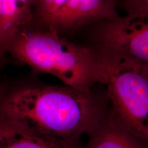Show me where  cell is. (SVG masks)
I'll return each mask as SVG.
<instances>
[{"instance_id":"8fae6325","label":"cell","mask_w":148,"mask_h":148,"mask_svg":"<svg viewBox=\"0 0 148 148\" xmlns=\"http://www.w3.org/2000/svg\"><path fill=\"white\" fill-rule=\"evenodd\" d=\"M20 4L23 8L24 12L26 13L27 16L30 19L32 14L33 8V0H18Z\"/></svg>"},{"instance_id":"7c38bea8","label":"cell","mask_w":148,"mask_h":148,"mask_svg":"<svg viewBox=\"0 0 148 148\" xmlns=\"http://www.w3.org/2000/svg\"><path fill=\"white\" fill-rule=\"evenodd\" d=\"M5 51V49H4V48L3 47V46L1 45V44L0 43V58H1V56H2L3 53Z\"/></svg>"},{"instance_id":"3957f363","label":"cell","mask_w":148,"mask_h":148,"mask_svg":"<svg viewBox=\"0 0 148 148\" xmlns=\"http://www.w3.org/2000/svg\"><path fill=\"white\" fill-rule=\"evenodd\" d=\"M95 50L112 111L130 132L148 143V66L106 48Z\"/></svg>"},{"instance_id":"277c9868","label":"cell","mask_w":148,"mask_h":148,"mask_svg":"<svg viewBox=\"0 0 148 148\" xmlns=\"http://www.w3.org/2000/svg\"><path fill=\"white\" fill-rule=\"evenodd\" d=\"M92 38L97 46L148 66V13L126 14L101 22Z\"/></svg>"},{"instance_id":"5b68a950","label":"cell","mask_w":148,"mask_h":148,"mask_svg":"<svg viewBox=\"0 0 148 148\" xmlns=\"http://www.w3.org/2000/svg\"><path fill=\"white\" fill-rule=\"evenodd\" d=\"M113 0H66L49 28L58 32L113 19L119 16Z\"/></svg>"},{"instance_id":"ba28073f","label":"cell","mask_w":148,"mask_h":148,"mask_svg":"<svg viewBox=\"0 0 148 148\" xmlns=\"http://www.w3.org/2000/svg\"><path fill=\"white\" fill-rule=\"evenodd\" d=\"M29 20L18 0H0V43L5 51Z\"/></svg>"},{"instance_id":"9c48e42d","label":"cell","mask_w":148,"mask_h":148,"mask_svg":"<svg viewBox=\"0 0 148 148\" xmlns=\"http://www.w3.org/2000/svg\"><path fill=\"white\" fill-rule=\"evenodd\" d=\"M66 1V0H33L32 13L34 12L49 27Z\"/></svg>"},{"instance_id":"7a4b0ae2","label":"cell","mask_w":148,"mask_h":148,"mask_svg":"<svg viewBox=\"0 0 148 148\" xmlns=\"http://www.w3.org/2000/svg\"><path fill=\"white\" fill-rule=\"evenodd\" d=\"M7 51L18 62L56 77L69 87L90 91L94 84L101 83L100 62L95 49L69 41L54 29L21 30Z\"/></svg>"},{"instance_id":"30bf717a","label":"cell","mask_w":148,"mask_h":148,"mask_svg":"<svg viewBox=\"0 0 148 148\" xmlns=\"http://www.w3.org/2000/svg\"><path fill=\"white\" fill-rule=\"evenodd\" d=\"M116 6L120 5L126 14L148 13V0H113Z\"/></svg>"},{"instance_id":"52a82bcc","label":"cell","mask_w":148,"mask_h":148,"mask_svg":"<svg viewBox=\"0 0 148 148\" xmlns=\"http://www.w3.org/2000/svg\"><path fill=\"white\" fill-rule=\"evenodd\" d=\"M0 148H75V143L35 134L0 121Z\"/></svg>"},{"instance_id":"8992f818","label":"cell","mask_w":148,"mask_h":148,"mask_svg":"<svg viewBox=\"0 0 148 148\" xmlns=\"http://www.w3.org/2000/svg\"><path fill=\"white\" fill-rule=\"evenodd\" d=\"M90 135L86 148H148V143L130 132L112 110Z\"/></svg>"},{"instance_id":"6da1fadb","label":"cell","mask_w":148,"mask_h":148,"mask_svg":"<svg viewBox=\"0 0 148 148\" xmlns=\"http://www.w3.org/2000/svg\"><path fill=\"white\" fill-rule=\"evenodd\" d=\"M106 114L91 90L67 86H27L0 95V121L72 143L91 134Z\"/></svg>"}]
</instances>
